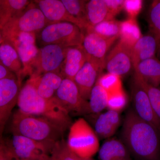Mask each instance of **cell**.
<instances>
[{
    "mask_svg": "<svg viewBox=\"0 0 160 160\" xmlns=\"http://www.w3.org/2000/svg\"><path fill=\"white\" fill-rule=\"evenodd\" d=\"M123 143L130 154L138 160H160V132L129 110L124 120Z\"/></svg>",
    "mask_w": 160,
    "mask_h": 160,
    "instance_id": "obj_1",
    "label": "cell"
},
{
    "mask_svg": "<svg viewBox=\"0 0 160 160\" xmlns=\"http://www.w3.org/2000/svg\"><path fill=\"white\" fill-rule=\"evenodd\" d=\"M17 105L22 112L46 118L65 131L72 124L69 112L53 98L49 100L40 96L29 79L21 87Z\"/></svg>",
    "mask_w": 160,
    "mask_h": 160,
    "instance_id": "obj_2",
    "label": "cell"
},
{
    "mask_svg": "<svg viewBox=\"0 0 160 160\" xmlns=\"http://www.w3.org/2000/svg\"><path fill=\"white\" fill-rule=\"evenodd\" d=\"M12 134L54 146L62 139L65 130L46 118L26 114L19 109L13 115L10 126Z\"/></svg>",
    "mask_w": 160,
    "mask_h": 160,
    "instance_id": "obj_3",
    "label": "cell"
},
{
    "mask_svg": "<svg viewBox=\"0 0 160 160\" xmlns=\"http://www.w3.org/2000/svg\"><path fill=\"white\" fill-rule=\"evenodd\" d=\"M84 36V32L78 26L68 22L52 23L36 34L39 48L49 45L66 48L82 46Z\"/></svg>",
    "mask_w": 160,
    "mask_h": 160,
    "instance_id": "obj_4",
    "label": "cell"
},
{
    "mask_svg": "<svg viewBox=\"0 0 160 160\" xmlns=\"http://www.w3.org/2000/svg\"><path fill=\"white\" fill-rule=\"evenodd\" d=\"M66 142L69 149L81 158H91L99 149L98 136L83 118L72 124Z\"/></svg>",
    "mask_w": 160,
    "mask_h": 160,
    "instance_id": "obj_5",
    "label": "cell"
},
{
    "mask_svg": "<svg viewBox=\"0 0 160 160\" xmlns=\"http://www.w3.org/2000/svg\"><path fill=\"white\" fill-rule=\"evenodd\" d=\"M52 23L47 19L33 1L17 15L9 20L1 29L3 38L20 32L36 34Z\"/></svg>",
    "mask_w": 160,
    "mask_h": 160,
    "instance_id": "obj_6",
    "label": "cell"
},
{
    "mask_svg": "<svg viewBox=\"0 0 160 160\" xmlns=\"http://www.w3.org/2000/svg\"><path fill=\"white\" fill-rule=\"evenodd\" d=\"M3 142L13 160H40L50 154L53 146L19 135L3 138Z\"/></svg>",
    "mask_w": 160,
    "mask_h": 160,
    "instance_id": "obj_7",
    "label": "cell"
},
{
    "mask_svg": "<svg viewBox=\"0 0 160 160\" xmlns=\"http://www.w3.org/2000/svg\"><path fill=\"white\" fill-rule=\"evenodd\" d=\"M17 52L23 66V78L29 77L32 72L33 66L39 51L36 33L20 32L4 37Z\"/></svg>",
    "mask_w": 160,
    "mask_h": 160,
    "instance_id": "obj_8",
    "label": "cell"
},
{
    "mask_svg": "<svg viewBox=\"0 0 160 160\" xmlns=\"http://www.w3.org/2000/svg\"><path fill=\"white\" fill-rule=\"evenodd\" d=\"M67 48L58 45H49L39 48L38 52L29 78H35L52 72H60Z\"/></svg>",
    "mask_w": 160,
    "mask_h": 160,
    "instance_id": "obj_9",
    "label": "cell"
},
{
    "mask_svg": "<svg viewBox=\"0 0 160 160\" xmlns=\"http://www.w3.org/2000/svg\"><path fill=\"white\" fill-rule=\"evenodd\" d=\"M70 114L82 115L90 113L89 102L80 94L74 81L64 78L53 98Z\"/></svg>",
    "mask_w": 160,
    "mask_h": 160,
    "instance_id": "obj_10",
    "label": "cell"
},
{
    "mask_svg": "<svg viewBox=\"0 0 160 160\" xmlns=\"http://www.w3.org/2000/svg\"><path fill=\"white\" fill-rule=\"evenodd\" d=\"M21 84L16 78L0 79V139L13 108L17 104Z\"/></svg>",
    "mask_w": 160,
    "mask_h": 160,
    "instance_id": "obj_11",
    "label": "cell"
},
{
    "mask_svg": "<svg viewBox=\"0 0 160 160\" xmlns=\"http://www.w3.org/2000/svg\"><path fill=\"white\" fill-rule=\"evenodd\" d=\"M104 68V63L88 56L86 63L73 79L84 99L89 100L92 90Z\"/></svg>",
    "mask_w": 160,
    "mask_h": 160,
    "instance_id": "obj_12",
    "label": "cell"
},
{
    "mask_svg": "<svg viewBox=\"0 0 160 160\" xmlns=\"http://www.w3.org/2000/svg\"><path fill=\"white\" fill-rule=\"evenodd\" d=\"M132 49L119 41L106 57L105 68L109 73L120 77L129 73L132 66Z\"/></svg>",
    "mask_w": 160,
    "mask_h": 160,
    "instance_id": "obj_13",
    "label": "cell"
},
{
    "mask_svg": "<svg viewBox=\"0 0 160 160\" xmlns=\"http://www.w3.org/2000/svg\"><path fill=\"white\" fill-rule=\"evenodd\" d=\"M47 20L52 22H68L74 24L85 31L86 26L67 11L60 0L32 1Z\"/></svg>",
    "mask_w": 160,
    "mask_h": 160,
    "instance_id": "obj_14",
    "label": "cell"
},
{
    "mask_svg": "<svg viewBox=\"0 0 160 160\" xmlns=\"http://www.w3.org/2000/svg\"><path fill=\"white\" fill-rule=\"evenodd\" d=\"M134 111L142 119L154 126L160 132V122L157 117L144 89L134 82L132 88Z\"/></svg>",
    "mask_w": 160,
    "mask_h": 160,
    "instance_id": "obj_15",
    "label": "cell"
},
{
    "mask_svg": "<svg viewBox=\"0 0 160 160\" xmlns=\"http://www.w3.org/2000/svg\"><path fill=\"white\" fill-rule=\"evenodd\" d=\"M118 38L104 37L89 32H85L82 46L88 56L105 64L107 52Z\"/></svg>",
    "mask_w": 160,
    "mask_h": 160,
    "instance_id": "obj_16",
    "label": "cell"
},
{
    "mask_svg": "<svg viewBox=\"0 0 160 160\" xmlns=\"http://www.w3.org/2000/svg\"><path fill=\"white\" fill-rule=\"evenodd\" d=\"M88 58L82 46H71L66 49V56L60 69L64 78L73 81L75 76Z\"/></svg>",
    "mask_w": 160,
    "mask_h": 160,
    "instance_id": "obj_17",
    "label": "cell"
},
{
    "mask_svg": "<svg viewBox=\"0 0 160 160\" xmlns=\"http://www.w3.org/2000/svg\"><path fill=\"white\" fill-rule=\"evenodd\" d=\"M160 46V41L153 35L142 36L132 49V61L134 69L140 63L155 57Z\"/></svg>",
    "mask_w": 160,
    "mask_h": 160,
    "instance_id": "obj_18",
    "label": "cell"
},
{
    "mask_svg": "<svg viewBox=\"0 0 160 160\" xmlns=\"http://www.w3.org/2000/svg\"><path fill=\"white\" fill-rule=\"evenodd\" d=\"M60 72H52L35 78H29L40 96L46 99L54 97L64 79Z\"/></svg>",
    "mask_w": 160,
    "mask_h": 160,
    "instance_id": "obj_19",
    "label": "cell"
},
{
    "mask_svg": "<svg viewBox=\"0 0 160 160\" xmlns=\"http://www.w3.org/2000/svg\"><path fill=\"white\" fill-rule=\"evenodd\" d=\"M0 62L6 69L15 75L22 84L24 78L22 63L14 47L6 40H3L0 45Z\"/></svg>",
    "mask_w": 160,
    "mask_h": 160,
    "instance_id": "obj_20",
    "label": "cell"
},
{
    "mask_svg": "<svg viewBox=\"0 0 160 160\" xmlns=\"http://www.w3.org/2000/svg\"><path fill=\"white\" fill-rule=\"evenodd\" d=\"M121 118L118 112L108 110L99 115L94 125V131L98 138L106 139L115 134L119 126Z\"/></svg>",
    "mask_w": 160,
    "mask_h": 160,
    "instance_id": "obj_21",
    "label": "cell"
},
{
    "mask_svg": "<svg viewBox=\"0 0 160 160\" xmlns=\"http://www.w3.org/2000/svg\"><path fill=\"white\" fill-rule=\"evenodd\" d=\"M98 152L100 160H132L126 146L123 142L116 139L107 140Z\"/></svg>",
    "mask_w": 160,
    "mask_h": 160,
    "instance_id": "obj_22",
    "label": "cell"
},
{
    "mask_svg": "<svg viewBox=\"0 0 160 160\" xmlns=\"http://www.w3.org/2000/svg\"><path fill=\"white\" fill-rule=\"evenodd\" d=\"M135 70V76L152 86L160 85V61L155 57L141 62Z\"/></svg>",
    "mask_w": 160,
    "mask_h": 160,
    "instance_id": "obj_23",
    "label": "cell"
},
{
    "mask_svg": "<svg viewBox=\"0 0 160 160\" xmlns=\"http://www.w3.org/2000/svg\"><path fill=\"white\" fill-rule=\"evenodd\" d=\"M87 22L89 26H94L103 22L113 19L105 0L87 1L86 4Z\"/></svg>",
    "mask_w": 160,
    "mask_h": 160,
    "instance_id": "obj_24",
    "label": "cell"
},
{
    "mask_svg": "<svg viewBox=\"0 0 160 160\" xmlns=\"http://www.w3.org/2000/svg\"><path fill=\"white\" fill-rule=\"evenodd\" d=\"M31 2L29 0H0V29L23 11Z\"/></svg>",
    "mask_w": 160,
    "mask_h": 160,
    "instance_id": "obj_25",
    "label": "cell"
},
{
    "mask_svg": "<svg viewBox=\"0 0 160 160\" xmlns=\"http://www.w3.org/2000/svg\"><path fill=\"white\" fill-rule=\"evenodd\" d=\"M141 31L135 19L130 18L120 23V41L132 48L142 37Z\"/></svg>",
    "mask_w": 160,
    "mask_h": 160,
    "instance_id": "obj_26",
    "label": "cell"
},
{
    "mask_svg": "<svg viewBox=\"0 0 160 160\" xmlns=\"http://www.w3.org/2000/svg\"><path fill=\"white\" fill-rule=\"evenodd\" d=\"M108 94L107 92L96 83L90 93L89 106L90 113H99L107 107Z\"/></svg>",
    "mask_w": 160,
    "mask_h": 160,
    "instance_id": "obj_27",
    "label": "cell"
},
{
    "mask_svg": "<svg viewBox=\"0 0 160 160\" xmlns=\"http://www.w3.org/2000/svg\"><path fill=\"white\" fill-rule=\"evenodd\" d=\"M121 22L113 19L103 21L94 26H89L84 32H95L104 37L119 38Z\"/></svg>",
    "mask_w": 160,
    "mask_h": 160,
    "instance_id": "obj_28",
    "label": "cell"
},
{
    "mask_svg": "<svg viewBox=\"0 0 160 160\" xmlns=\"http://www.w3.org/2000/svg\"><path fill=\"white\" fill-rule=\"evenodd\" d=\"M134 81L146 91L152 109L160 122V89L135 75Z\"/></svg>",
    "mask_w": 160,
    "mask_h": 160,
    "instance_id": "obj_29",
    "label": "cell"
},
{
    "mask_svg": "<svg viewBox=\"0 0 160 160\" xmlns=\"http://www.w3.org/2000/svg\"><path fill=\"white\" fill-rule=\"evenodd\" d=\"M61 1L69 14L82 22L86 26V29L89 26L87 22L86 13V4L87 1L61 0Z\"/></svg>",
    "mask_w": 160,
    "mask_h": 160,
    "instance_id": "obj_30",
    "label": "cell"
},
{
    "mask_svg": "<svg viewBox=\"0 0 160 160\" xmlns=\"http://www.w3.org/2000/svg\"><path fill=\"white\" fill-rule=\"evenodd\" d=\"M150 33L160 41V0L152 3L148 15Z\"/></svg>",
    "mask_w": 160,
    "mask_h": 160,
    "instance_id": "obj_31",
    "label": "cell"
},
{
    "mask_svg": "<svg viewBox=\"0 0 160 160\" xmlns=\"http://www.w3.org/2000/svg\"><path fill=\"white\" fill-rule=\"evenodd\" d=\"M50 155L53 160H81L69 149L64 139L54 144Z\"/></svg>",
    "mask_w": 160,
    "mask_h": 160,
    "instance_id": "obj_32",
    "label": "cell"
},
{
    "mask_svg": "<svg viewBox=\"0 0 160 160\" xmlns=\"http://www.w3.org/2000/svg\"><path fill=\"white\" fill-rule=\"evenodd\" d=\"M121 78L116 75L108 73L101 74L96 83L102 86L108 94L113 93L122 89Z\"/></svg>",
    "mask_w": 160,
    "mask_h": 160,
    "instance_id": "obj_33",
    "label": "cell"
},
{
    "mask_svg": "<svg viewBox=\"0 0 160 160\" xmlns=\"http://www.w3.org/2000/svg\"><path fill=\"white\" fill-rule=\"evenodd\" d=\"M108 94L107 108L109 110L119 112L125 108L128 100L126 93L123 89Z\"/></svg>",
    "mask_w": 160,
    "mask_h": 160,
    "instance_id": "obj_34",
    "label": "cell"
},
{
    "mask_svg": "<svg viewBox=\"0 0 160 160\" xmlns=\"http://www.w3.org/2000/svg\"><path fill=\"white\" fill-rule=\"evenodd\" d=\"M142 7V2L141 0L124 1L123 9L128 13L130 18L135 19Z\"/></svg>",
    "mask_w": 160,
    "mask_h": 160,
    "instance_id": "obj_35",
    "label": "cell"
},
{
    "mask_svg": "<svg viewBox=\"0 0 160 160\" xmlns=\"http://www.w3.org/2000/svg\"><path fill=\"white\" fill-rule=\"evenodd\" d=\"M106 5L112 15L114 17L123 9L124 1L122 0H105Z\"/></svg>",
    "mask_w": 160,
    "mask_h": 160,
    "instance_id": "obj_36",
    "label": "cell"
},
{
    "mask_svg": "<svg viewBox=\"0 0 160 160\" xmlns=\"http://www.w3.org/2000/svg\"><path fill=\"white\" fill-rule=\"evenodd\" d=\"M0 160H13L6 149L3 138L0 139Z\"/></svg>",
    "mask_w": 160,
    "mask_h": 160,
    "instance_id": "obj_37",
    "label": "cell"
},
{
    "mask_svg": "<svg viewBox=\"0 0 160 160\" xmlns=\"http://www.w3.org/2000/svg\"><path fill=\"white\" fill-rule=\"evenodd\" d=\"M6 78H16L15 75L6 69L0 62V79Z\"/></svg>",
    "mask_w": 160,
    "mask_h": 160,
    "instance_id": "obj_38",
    "label": "cell"
},
{
    "mask_svg": "<svg viewBox=\"0 0 160 160\" xmlns=\"http://www.w3.org/2000/svg\"><path fill=\"white\" fill-rule=\"evenodd\" d=\"M40 160H53L49 155L45 156L44 157L42 158Z\"/></svg>",
    "mask_w": 160,
    "mask_h": 160,
    "instance_id": "obj_39",
    "label": "cell"
},
{
    "mask_svg": "<svg viewBox=\"0 0 160 160\" xmlns=\"http://www.w3.org/2000/svg\"><path fill=\"white\" fill-rule=\"evenodd\" d=\"M3 41V38L2 34V31L0 29V45L2 43Z\"/></svg>",
    "mask_w": 160,
    "mask_h": 160,
    "instance_id": "obj_40",
    "label": "cell"
},
{
    "mask_svg": "<svg viewBox=\"0 0 160 160\" xmlns=\"http://www.w3.org/2000/svg\"><path fill=\"white\" fill-rule=\"evenodd\" d=\"M81 160H94L92 159L91 158H81Z\"/></svg>",
    "mask_w": 160,
    "mask_h": 160,
    "instance_id": "obj_41",
    "label": "cell"
},
{
    "mask_svg": "<svg viewBox=\"0 0 160 160\" xmlns=\"http://www.w3.org/2000/svg\"></svg>",
    "mask_w": 160,
    "mask_h": 160,
    "instance_id": "obj_42",
    "label": "cell"
}]
</instances>
